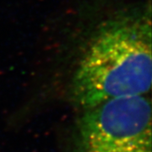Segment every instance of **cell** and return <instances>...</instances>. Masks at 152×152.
Returning a JSON list of instances; mask_svg holds the SVG:
<instances>
[{
  "mask_svg": "<svg viewBox=\"0 0 152 152\" xmlns=\"http://www.w3.org/2000/svg\"><path fill=\"white\" fill-rule=\"evenodd\" d=\"M151 80V13L121 14L94 33L72 78L71 99L85 111L115 98L145 95Z\"/></svg>",
  "mask_w": 152,
  "mask_h": 152,
  "instance_id": "6da1fadb",
  "label": "cell"
},
{
  "mask_svg": "<svg viewBox=\"0 0 152 152\" xmlns=\"http://www.w3.org/2000/svg\"><path fill=\"white\" fill-rule=\"evenodd\" d=\"M151 105L144 95L112 99L85 110L75 152H151Z\"/></svg>",
  "mask_w": 152,
  "mask_h": 152,
  "instance_id": "7a4b0ae2",
  "label": "cell"
}]
</instances>
